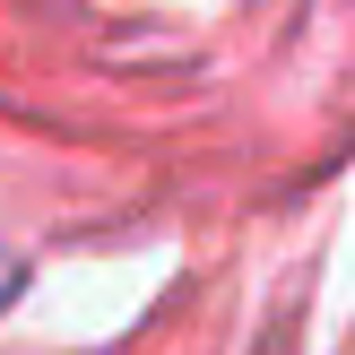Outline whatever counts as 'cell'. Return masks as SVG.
<instances>
[{
    "label": "cell",
    "mask_w": 355,
    "mask_h": 355,
    "mask_svg": "<svg viewBox=\"0 0 355 355\" xmlns=\"http://www.w3.org/2000/svg\"><path fill=\"white\" fill-rule=\"evenodd\" d=\"M9 286H17V269H9V260H0V304H9Z\"/></svg>",
    "instance_id": "6da1fadb"
}]
</instances>
